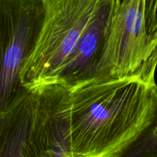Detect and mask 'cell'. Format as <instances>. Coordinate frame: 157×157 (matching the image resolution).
<instances>
[{
	"mask_svg": "<svg viewBox=\"0 0 157 157\" xmlns=\"http://www.w3.org/2000/svg\"><path fill=\"white\" fill-rule=\"evenodd\" d=\"M58 119L74 157H111L144 123L156 84L92 81L73 89L52 84Z\"/></svg>",
	"mask_w": 157,
	"mask_h": 157,
	"instance_id": "obj_1",
	"label": "cell"
},
{
	"mask_svg": "<svg viewBox=\"0 0 157 157\" xmlns=\"http://www.w3.org/2000/svg\"><path fill=\"white\" fill-rule=\"evenodd\" d=\"M44 20L21 75V85L37 92L55 82L85 32L99 0H43Z\"/></svg>",
	"mask_w": 157,
	"mask_h": 157,
	"instance_id": "obj_2",
	"label": "cell"
},
{
	"mask_svg": "<svg viewBox=\"0 0 157 157\" xmlns=\"http://www.w3.org/2000/svg\"><path fill=\"white\" fill-rule=\"evenodd\" d=\"M145 0H121L115 7L94 81L136 79L154 85L157 39L147 35Z\"/></svg>",
	"mask_w": 157,
	"mask_h": 157,
	"instance_id": "obj_3",
	"label": "cell"
},
{
	"mask_svg": "<svg viewBox=\"0 0 157 157\" xmlns=\"http://www.w3.org/2000/svg\"><path fill=\"white\" fill-rule=\"evenodd\" d=\"M44 15L43 0H0V113L30 93L20 75L36 45Z\"/></svg>",
	"mask_w": 157,
	"mask_h": 157,
	"instance_id": "obj_4",
	"label": "cell"
},
{
	"mask_svg": "<svg viewBox=\"0 0 157 157\" xmlns=\"http://www.w3.org/2000/svg\"><path fill=\"white\" fill-rule=\"evenodd\" d=\"M117 3V0H99L85 32L54 84L73 89L94 81Z\"/></svg>",
	"mask_w": 157,
	"mask_h": 157,
	"instance_id": "obj_5",
	"label": "cell"
},
{
	"mask_svg": "<svg viewBox=\"0 0 157 157\" xmlns=\"http://www.w3.org/2000/svg\"><path fill=\"white\" fill-rule=\"evenodd\" d=\"M36 93L38 104L25 157H74L63 136L50 87Z\"/></svg>",
	"mask_w": 157,
	"mask_h": 157,
	"instance_id": "obj_6",
	"label": "cell"
},
{
	"mask_svg": "<svg viewBox=\"0 0 157 157\" xmlns=\"http://www.w3.org/2000/svg\"><path fill=\"white\" fill-rule=\"evenodd\" d=\"M38 104V93L30 92L0 113V157H25Z\"/></svg>",
	"mask_w": 157,
	"mask_h": 157,
	"instance_id": "obj_7",
	"label": "cell"
},
{
	"mask_svg": "<svg viewBox=\"0 0 157 157\" xmlns=\"http://www.w3.org/2000/svg\"><path fill=\"white\" fill-rule=\"evenodd\" d=\"M111 157H157V86L142 125Z\"/></svg>",
	"mask_w": 157,
	"mask_h": 157,
	"instance_id": "obj_8",
	"label": "cell"
},
{
	"mask_svg": "<svg viewBox=\"0 0 157 157\" xmlns=\"http://www.w3.org/2000/svg\"><path fill=\"white\" fill-rule=\"evenodd\" d=\"M144 22L147 35L157 39V0H145Z\"/></svg>",
	"mask_w": 157,
	"mask_h": 157,
	"instance_id": "obj_9",
	"label": "cell"
},
{
	"mask_svg": "<svg viewBox=\"0 0 157 157\" xmlns=\"http://www.w3.org/2000/svg\"><path fill=\"white\" fill-rule=\"evenodd\" d=\"M117 1H121V0H117Z\"/></svg>",
	"mask_w": 157,
	"mask_h": 157,
	"instance_id": "obj_10",
	"label": "cell"
}]
</instances>
